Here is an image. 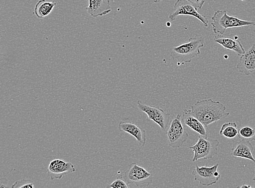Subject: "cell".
Segmentation results:
<instances>
[{
    "label": "cell",
    "instance_id": "obj_1",
    "mask_svg": "<svg viewBox=\"0 0 255 188\" xmlns=\"http://www.w3.org/2000/svg\"><path fill=\"white\" fill-rule=\"evenodd\" d=\"M226 109L223 103L212 99L201 100L191 106L192 113L206 127L227 118L230 113H227Z\"/></svg>",
    "mask_w": 255,
    "mask_h": 188
},
{
    "label": "cell",
    "instance_id": "obj_2",
    "mask_svg": "<svg viewBox=\"0 0 255 188\" xmlns=\"http://www.w3.org/2000/svg\"><path fill=\"white\" fill-rule=\"evenodd\" d=\"M204 45L205 37L203 35L197 34L190 38L187 43L173 47L170 56L174 60L182 63H191L193 58L200 55V49Z\"/></svg>",
    "mask_w": 255,
    "mask_h": 188
},
{
    "label": "cell",
    "instance_id": "obj_3",
    "mask_svg": "<svg viewBox=\"0 0 255 188\" xmlns=\"http://www.w3.org/2000/svg\"><path fill=\"white\" fill-rule=\"evenodd\" d=\"M211 25L213 32L223 35L227 29L244 26H255V22L243 20L227 14V10H218L212 17Z\"/></svg>",
    "mask_w": 255,
    "mask_h": 188
},
{
    "label": "cell",
    "instance_id": "obj_4",
    "mask_svg": "<svg viewBox=\"0 0 255 188\" xmlns=\"http://www.w3.org/2000/svg\"><path fill=\"white\" fill-rule=\"evenodd\" d=\"M219 144L220 143L217 139L200 136L196 143L189 147L194 152L193 162L201 159H211L217 155Z\"/></svg>",
    "mask_w": 255,
    "mask_h": 188
},
{
    "label": "cell",
    "instance_id": "obj_5",
    "mask_svg": "<svg viewBox=\"0 0 255 188\" xmlns=\"http://www.w3.org/2000/svg\"><path fill=\"white\" fill-rule=\"evenodd\" d=\"M122 176L128 185H135L139 188L149 187L153 180L152 174L135 162L129 164Z\"/></svg>",
    "mask_w": 255,
    "mask_h": 188
},
{
    "label": "cell",
    "instance_id": "obj_6",
    "mask_svg": "<svg viewBox=\"0 0 255 188\" xmlns=\"http://www.w3.org/2000/svg\"><path fill=\"white\" fill-rule=\"evenodd\" d=\"M167 134L169 146L172 148H181L186 143L189 134L183 125L181 115H177L171 122Z\"/></svg>",
    "mask_w": 255,
    "mask_h": 188
},
{
    "label": "cell",
    "instance_id": "obj_7",
    "mask_svg": "<svg viewBox=\"0 0 255 188\" xmlns=\"http://www.w3.org/2000/svg\"><path fill=\"white\" fill-rule=\"evenodd\" d=\"M181 15L193 16L202 22L205 27H209V21L207 17L204 14L199 13L198 8L188 0H177L173 12L169 15V19L171 21H174L177 16Z\"/></svg>",
    "mask_w": 255,
    "mask_h": 188
},
{
    "label": "cell",
    "instance_id": "obj_8",
    "mask_svg": "<svg viewBox=\"0 0 255 188\" xmlns=\"http://www.w3.org/2000/svg\"><path fill=\"white\" fill-rule=\"evenodd\" d=\"M137 107L147 115L148 121L156 123L162 131L167 132L170 125L171 115L169 113L161 108L144 104L140 101L137 102Z\"/></svg>",
    "mask_w": 255,
    "mask_h": 188
},
{
    "label": "cell",
    "instance_id": "obj_9",
    "mask_svg": "<svg viewBox=\"0 0 255 188\" xmlns=\"http://www.w3.org/2000/svg\"><path fill=\"white\" fill-rule=\"evenodd\" d=\"M219 163L213 166H195L192 175L194 180L198 181L202 186L209 187L217 183L221 175L218 172Z\"/></svg>",
    "mask_w": 255,
    "mask_h": 188
},
{
    "label": "cell",
    "instance_id": "obj_10",
    "mask_svg": "<svg viewBox=\"0 0 255 188\" xmlns=\"http://www.w3.org/2000/svg\"><path fill=\"white\" fill-rule=\"evenodd\" d=\"M118 128L120 131L129 133L135 138L139 146L143 147L146 143V131L143 128L134 124L128 119L120 122Z\"/></svg>",
    "mask_w": 255,
    "mask_h": 188
},
{
    "label": "cell",
    "instance_id": "obj_11",
    "mask_svg": "<svg viewBox=\"0 0 255 188\" xmlns=\"http://www.w3.org/2000/svg\"><path fill=\"white\" fill-rule=\"evenodd\" d=\"M76 170L72 163L56 159L50 163L47 173L50 175L51 179L53 180L61 179L64 175L75 173Z\"/></svg>",
    "mask_w": 255,
    "mask_h": 188
},
{
    "label": "cell",
    "instance_id": "obj_12",
    "mask_svg": "<svg viewBox=\"0 0 255 188\" xmlns=\"http://www.w3.org/2000/svg\"><path fill=\"white\" fill-rule=\"evenodd\" d=\"M236 67L239 72L247 76L251 75L255 72V44H253L244 55L241 56Z\"/></svg>",
    "mask_w": 255,
    "mask_h": 188
},
{
    "label": "cell",
    "instance_id": "obj_13",
    "mask_svg": "<svg viewBox=\"0 0 255 188\" xmlns=\"http://www.w3.org/2000/svg\"><path fill=\"white\" fill-rule=\"evenodd\" d=\"M182 121L184 125L192 129L195 132L199 133L200 136L209 137L208 133L206 130V127L195 116L191 110H184Z\"/></svg>",
    "mask_w": 255,
    "mask_h": 188
},
{
    "label": "cell",
    "instance_id": "obj_14",
    "mask_svg": "<svg viewBox=\"0 0 255 188\" xmlns=\"http://www.w3.org/2000/svg\"><path fill=\"white\" fill-rule=\"evenodd\" d=\"M253 146L250 141L241 139L239 142H233L231 153L233 157L245 158L255 162V159L253 155Z\"/></svg>",
    "mask_w": 255,
    "mask_h": 188
},
{
    "label": "cell",
    "instance_id": "obj_15",
    "mask_svg": "<svg viewBox=\"0 0 255 188\" xmlns=\"http://www.w3.org/2000/svg\"><path fill=\"white\" fill-rule=\"evenodd\" d=\"M86 10L94 17L108 14L112 11L110 0H88Z\"/></svg>",
    "mask_w": 255,
    "mask_h": 188
},
{
    "label": "cell",
    "instance_id": "obj_16",
    "mask_svg": "<svg viewBox=\"0 0 255 188\" xmlns=\"http://www.w3.org/2000/svg\"><path fill=\"white\" fill-rule=\"evenodd\" d=\"M215 42L221 45L225 49L233 51L239 56L244 55L245 49L240 41L223 36V35H217L214 37Z\"/></svg>",
    "mask_w": 255,
    "mask_h": 188
},
{
    "label": "cell",
    "instance_id": "obj_17",
    "mask_svg": "<svg viewBox=\"0 0 255 188\" xmlns=\"http://www.w3.org/2000/svg\"><path fill=\"white\" fill-rule=\"evenodd\" d=\"M56 5L57 3L55 2H47L46 0H39L35 5L34 14L39 19L45 18L49 15Z\"/></svg>",
    "mask_w": 255,
    "mask_h": 188
},
{
    "label": "cell",
    "instance_id": "obj_18",
    "mask_svg": "<svg viewBox=\"0 0 255 188\" xmlns=\"http://www.w3.org/2000/svg\"><path fill=\"white\" fill-rule=\"evenodd\" d=\"M239 130L236 122H228L223 124L219 134L229 139H234L239 136Z\"/></svg>",
    "mask_w": 255,
    "mask_h": 188
},
{
    "label": "cell",
    "instance_id": "obj_19",
    "mask_svg": "<svg viewBox=\"0 0 255 188\" xmlns=\"http://www.w3.org/2000/svg\"><path fill=\"white\" fill-rule=\"evenodd\" d=\"M239 136L241 139L255 141V128L244 126L239 130Z\"/></svg>",
    "mask_w": 255,
    "mask_h": 188
},
{
    "label": "cell",
    "instance_id": "obj_20",
    "mask_svg": "<svg viewBox=\"0 0 255 188\" xmlns=\"http://www.w3.org/2000/svg\"><path fill=\"white\" fill-rule=\"evenodd\" d=\"M108 188H129V185H128L126 181H125L122 175L118 176L117 179L111 184L109 185Z\"/></svg>",
    "mask_w": 255,
    "mask_h": 188
},
{
    "label": "cell",
    "instance_id": "obj_21",
    "mask_svg": "<svg viewBox=\"0 0 255 188\" xmlns=\"http://www.w3.org/2000/svg\"><path fill=\"white\" fill-rule=\"evenodd\" d=\"M11 188H34L33 182L30 180H22L17 181L11 186Z\"/></svg>",
    "mask_w": 255,
    "mask_h": 188
},
{
    "label": "cell",
    "instance_id": "obj_22",
    "mask_svg": "<svg viewBox=\"0 0 255 188\" xmlns=\"http://www.w3.org/2000/svg\"><path fill=\"white\" fill-rule=\"evenodd\" d=\"M188 1L192 3L198 9H201L205 2V0H188Z\"/></svg>",
    "mask_w": 255,
    "mask_h": 188
},
{
    "label": "cell",
    "instance_id": "obj_23",
    "mask_svg": "<svg viewBox=\"0 0 255 188\" xmlns=\"http://www.w3.org/2000/svg\"><path fill=\"white\" fill-rule=\"evenodd\" d=\"M237 188H252V187H251V186H248V185H242L240 187H238Z\"/></svg>",
    "mask_w": 255,
    "mask_h": 188
},
{
    "label": "cell",
    "instance_id": "obj_24",
    "mask_svg": "<svg viewBox=\"0 0 255 188\" xmlns=\"http://www.w3.org/2000/svg\"><path fill=\"white\" fill-rule=\"evenodd\" d=\"M162 1H163V0H154L153 2H154V3H157L161 2Z\"/></svg>",
    "mask_w": 255,
    "mask_h": 188
},
{
    "label": "cell",
    "instance_id": "obj_25",
    "mask_svg": "<svg viewBox=\"0 0 255 188\" xmlns=\"http://www.w3.org/2000/svg\"><path fill=\"white\" fill-rule=\"evenodd\" d=\"M253 180L255 182V175H254V177L253 178ZM254 188H255V185Z\"/></svg>",
    "mask_w": 255,
    "mask_h": 188
},
{
    "label": "cell",
    "instance_id": "obj_26",
    "mask_svg": "<svg viewBox=\"0 0 255 188\" xmlns=\"http://www.w3.org/2000/svg\"><path fill=\"white\" fill-rule=\"evenodd\" d=\"M241 1H245V0H241Z\"/></svg>",
    "mask_w": 255,
    "mask_h": 188
}]
</instances>
